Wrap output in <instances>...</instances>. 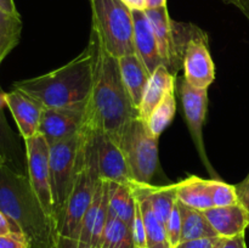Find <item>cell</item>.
Instances as JSON below:
<instances>
[{
	"label": "cell",
	"instance_id": "16",
	"mask_svg": "<svg viewBox=\"0 0 249 248\" xmlns=\"http://www.w3.org/2000/svg\"><path fill=\"white\" fill-rule=\"evenodd\" d=\"M134 19V44L136 56L141 60L150 74L160 66H163L162 57L158 50L157 39L152 26L145 14V10H131Z\"/></svg>",
	"mask_w": 249,
	"mask_h": 248
},
{
	"label": "cell",
	"instance_id": "40",
	"mask_svg": "<svg viewBox=\"0 0 249 248\" xmlns=\"http://www.w3.org/2000/svg\"><path fill=\"white\" fill-rule=\"evenodd\" d=\"M131 10H145L146 0H123Z\"/></svg>",
	"mask_w": 249,
	"mask_h": 248
},
{
	"label": "cell",
	"instance_id": "42",
	"mask_svg": "<svg viewBox=\"0 0 249 248\" xmlns=\"http://www.w3.org/2000/svg\"><path fill=\"white\" fill-rule=\"evenodd\" d=\"M225 240H226V238L221 237V238H220V241H219V242L216 243V245L214 246L213 248H223V246H224V242H225Z\"/></svg>",
	"mask_w": 249,
	"mask_h": 248
},
{
	"label": "cell",
	"instance_id": "27",
	"mask_svg": "<svg viewBox=\"0 0 249 248\" xmlns=\"http://www.w3.org/2000/svg\"><path fill=\"white\" fill-rule=\"evenodd\" d=\"M101 248H135L130 226L116 216L108 215L102 235Z\"/></svg>",
	"mask_w": 249,
	"mask_h": 248
},
{
	"label": "cell",
	"instance_id": "6",
	"mask_svg": "<svg viewBox=\"0 0 249 248\" xmlns=\"http://www.w3.org/2000/svg\"><path fill=\"white\" fill-rule=\"evenodd\" d=\"M158 139L139 117L131 119L122 133L118 145L136 182L151 184L155 177L158 168Z\"/></svg>",
	"mask_w": 249,
	"mask_h": 248
},
{
	"label": "cell",
	"instance_id": "8",
	"mask_svg": "<svg viewBox=\"0 0 249 248\" xmlns=\"http://www.w3.org/2000/svg\"><path fill=\"white\" fill-rule=\"evenodd\" d=\"M145 14L155 32L163 66L177 77L184 63L185 49L197 26L172 19L167 6L147 9Z\"/></svg>",
	"mask_w": 249,
	"mask_h": 248
},
{
	"label": "cell",
	"instance_id": "2",
	"mask_svg": "<svg viewBox=\"0 0 249 248\" xmlns=\"http://www.w3.org/2000/svg\"><path fill=\"white\" fill-rule=\"evenodd\" d=\"M0 211L16 232L26 236L29 248H53L58 232L39 202L26 173L0 165Z\"/></svg>",
	"mask_w": 249,
	"mask_h": 248
},
{
	"label": "cell",
	"instance_id": "32",
	"mask_svg": "<svg viewBox=\"0 0 249 248\" xmlns=\"http://www.w3.org/2000/svg\"><path fill=\"white\" fill-rule=\"evenodd\" d=\"M0 248H29V243L22 232H10L0 236Z\"/></svg>",
	"mask_w": 249,
	"mask_h": 248
},
{
	"label": "cell",
	"instance_id": "43",
	"mask_svg": "<svg viewBox=\"0 0 249 248\" xmlns=\"http://www.w3.org/2000/svg\"><path fill=\"white\" fill-rule=\"evenodd\" d=\"M1 164H6V163H5L4 159H2V158L0 157V165H1Z\"/></svg>",
	"mask_w": 249,
	"mask_h": 248
},
{
	"label": "cell",
	"instance_id": "26",
	"mask_svg": "<svg viewBox=\"0 0 249 248\" xmlns=\"http://www.w3.org/2000/svg\"><path fill=\"white\" fill-rule=\"evenodd\" d=\"M21 32V16L6 14L0 10V65L19 43Z\"/></svg>",
	"mask_w": 249,
	"mask_h": 248
},
{
	"label": "cell",
	"instance_id": "36",
	"mask_svg": "<svg viewBox=\"0 0 249 248\" xmlns=\"http://www.w3.org/2000/svg\"><path fill=\"white\" fill-rule=\"evenodd\" d=\"M223 248H247V245H246L245 233L235 236V237L226 238L225 242H224Z\"/></svg>",
	"mask_w": 249,
	"mask_h": 248
},
{
	"label": "cell",
	"instance_id": "21",
	"mask_svg": "<svg viewBox=\"0 0 249 248\" xmlns=\"http://www.w3.org/2000/svg\"><path fill=\"white\" fill-rule=\"evenodd\" d=\"M5 92L0 87V157L12 169L27 174V160H23V153L18 145L14 131L7 124L4 114Z\"/></svg>",
	"mask_w": 249,
	"mask_h": 248
},
{
	"label": "cell",
	"instance_id": "9",
	"mask_svg": "<svg viewBox=\"0 0 249 248\" xmlns=\"http://www.w3.org/2000/svg\"><path fill=\"white\" fill-rule=\"evenodd\" d=\"M24 146H26L27 175L31 181L32 189L36 192L39 202L48 215L53 219L56 225L53 190H51L50 162H49L50 146L40 134H36L33 138L24 140Z\"/></svg>",
	"mask_w": 249,
	"mask_h": 248
},
{
	"label": "cell",
	"instance_id": "28",
	"mask_svg": "<svg viewBox=\"0 0 249 248\" xmlns=\"http://www.w3.org/2000/svg\"><path fill=\"white\" fill-rule=\"evenodd\" d=\"M175 112H177V100H175L174 91H172L160 102V105L153 109L146 121L151 133L160 138V134L172 123Z\"/></svg>",
	"mask_w": 249,
	"mask_h": 248
},
{
	"label": "cell",
	"instance_id": "35",
	"mask_svg": "<svg viewBox=\"0 0 249 248\" xmlns=\"http://www.w3.org/2000/svg\"><path fill=\"white\" fill-rule=\"evenodd\" d=\"M235 186L238 195V199H240L241 203H242L249 212V173L247 177H246L240 184L235 185Z\"/></svg>",
	"mask_w": 249,
	"mask_h": 248
},
{
	"label": "cell",
	"instance_id": "31",
	"mask_svg": "<svg viewBox=\"0 0 249 248\" xmlns=\"http://www.w3.org/2000/svg\"><path fill=\"white\" fill-rule=\"evenodd\" d=\"M165 231H167L170 247L175 248L180 243V240H181V215H180L178 202L174 208H173L167 223H165Z\"/></svg>",
	"mask_w": 249,
	"mask_h": 248
},
{
	"label": "cell",
	"instance_id": "5",
	"mask_svg": "<svg viewBox=\"0 0 249 248\" xmlns=\"http://www.w3.org/2000/svg\"><path fill=\"white\" fill-rule=\"evenodd\" d=\"M92 31L113 57L136 53L133 11L123 0H90Z\"/></svg>",
	"mask_w": 249,
	"mask_h": 248
},
{
	"label": "cell",
	"instance_id": "15",
	"mask_svg": "<svg viewBox=\"0 0 249 248\" xmlns=\"http://www.w3.org/2000/svg\"><path fill=\"white\" fill-rule=\"evenodd\" d=\"M108 192L107 181L100 180L91 203L83 218L78 240L101 247L102 235L108 219Z\"/></svg>",
	"mask_w": 249,
	"mask_h": 248
},
{
	"label": "cell",
	"instance_id": "17",
	"mask_svg": "<svg viewBox=\"0 0 249 248\" xmlns=\"http://www.w3.org/2000/svg\"><path fill=\"white\" fill-rule=\"evenodd\" d=\"M203 213L220 237L242 235L249 228V212L241 202L231 206L212 207Z\"/></svg>",
	"mask_w": 249,
	"mask_h": 248
},
{
	"label": "cell",
	"instance_id": "10",
	"mask_svg": "<svg viewBox=\"0 0 249 248\" xmlns=\"http://www.w3.org/2000/svg\"><path fill=\"white\" fill-rule=\"evenodd\" d=\"M179 94L187 128H189L192 142L198 152L199 158L206 169L208 170L212 179H220L212 163L209 162L206 147H204L203 125L207 109H208V89L195 88L190 85L186 80L182 79L179 87Z\"/></svg>",
	"mask_w": 249,
	"mask_h": 248
},
{
	"label": "cell",
	"instance_id": "3",
	"mask_svg": "<svg viewBox=\"0 0 249 248\" xmlns=\"http://www.w3.org/2000/svg\"><path fill=\"white\" fill-rule=\"evenodd\" d=\"M96 61V41L90 40L82 53L46 74L19 80L12 88L26 92L44 107H67L89 101Z\"/></svg>",
	"mask_w": 249,
	"mask_h": 248
},
{
	"label": "cell",
	"instance_id": "14",
	"mask_svg": "<svg viewBox=\"0 0 249 248\" xmlns=\"http://www.w3.org/2000/svg\"><path fill=\"white\" fill-rule=\"evenodd\" d=\"M5 104L11 112L23 140L38 134L41 114L45 108L40 102L26 92L12 88L11 91L5 92Z\"/></svg>",
	"mask_w": 249,
	"mask_h": 248
},
{
	"label": "cell",
	"instance_id": "22",
	"mask_svg": "<svg viewBox=\"0 0 249 248\" xmlns=\"http://www.w3.org/2000/svg\"><path fill=\"white\" fill-rule=\"evenodd\" d=\"M175 189H177L178 201L191 208L204 212L214 207L209 180L192 175L181 181L175 182Z\"/></svg>",
	"mask_w": 249,
	"mask_h": 248
},
{
	"label": "cell",
	"instance_id": "1",
	"mask_svg": "<svg viewBox=\"0 0 249 248\" xmlns=\"http://www.w3.org/2000/svg\"><path fill=\"white\" fill-rule=\"evenodd\" d=\"M91 35L96 41V61L85 122L91 128L108 134L118 143L125 126L139 117V112L123 84L118 58L105 50L92 29Z\"/></svg>",
	"mask_w": 249,
	"mask_h": 248
},
{
	"label": "cell",
	"instance_id": "19",
	"mask_svg": "<svg viewBox=\"0 0 249 248\" xmlns=\"http://www.w3.org/2000/svg\"><path fill=\"white\" fill-rule=\"evenodd\" d=\"M118 63L124 87L128 91L134 107L139 109L143 91L150 80V72L141 62L140 58L136 56V53L122 56L118 58Z\"/></svg>",
	"mask_w": 249,
	"mask_h": 248
},
{
	"label": "cell",
	"instance_id": "30",
	"mask_svg": "<svg viewBox=\"0 0 249 248\" xmlns=\"http://www.w3.org/2000/svg\"><path fill=\"white\" fill-rule=\"evenodd\" d=\"M136 198V197H135ZM131 235L134 240V247L135 248H147V237H146L145 223H143L142 213H141L140 203L136 198L135 213H134L133 221H131Z\"/></svg>",
	"mask_w": 249,
	"mask_h": 248
},
{
	"label": "cell",
	"instance_id": "23",
	"mask_svg": "<svg viewBox=\"0 0 249 248\" xmlns=\"http://www.w3.org/2000/svg\"><path fill=\"white\" fill-rule=\"evenodd\" d=\"M107 192L109 215L121 219L130 226L135 213L136 203L135 195L130 185L107 181Z\"/></svg>",
	"mask_w": 249,
	"mask_h": 248
},
{
	"label": "cell",
	"instance_id": "41",
	"mask_svg": "<svg viewBox=\"0 0 249 248\" xmlns=\"http://www.w3.org/2000/svg\"><path fill=\"white\" fill-rule=\"evenodd\" d=\"M167 6V0H146V9H158V7Z\"/></svg>",
	"mask_w": 249,
	"mask_h": 248
},
{
	"label": "cell",
	"instance_id": "37",
	"mask_svg": "<svg viewBox=\"0 0 249 248\" xmlns=\"http://www.w3.org/2000/svg\"><path fill=\"white\" fill-rule=\"evenodd\" d=\"M225 4L233 5L246 16L249 22V0H223Z\"/></svg>",
	"mask_w": 249,
	"mask_h": 248
},
{
	"label": "cell",
	"instance_id": "29",
	"mask_svg": "<svg viewBox=\"0 0 249 248\" xmlns=\"http://www.w3.org/2000/svg\"><path fill=\"white\" fill-rule=\"evenodd\" d=\"M214 207H225L240 202L235 185H229L220 179L209 180Z\"/></svg>",
	"mask_w": 249,
	"mask_h": 248
},
{
	"label": "cell",
	"instance_id": "4",
	"mask_svg": "<svg viewBox=\"0 0 249 248\" xmlns=\"http://www.w3.org/2000/svg\"><path fill=\"white\" fill-rule=\"evenodd\" d=\"M95 145V129L85 122L83 141L77 157L74 180L66 204L65 215L58 235L78 238L83 218L91 203L100 182Z\"/></svg>",
	"mask_w": 249,
	"mask_h": 248
},
{
	"label": "cell",
	"instance_id": "39",
	"mask_svg": "<svg viewBox=\"0 0 249 248\" xmlns=\"http://www.w3.org/2000/svg\"><path fill=\"white\" fill-rule=\"evenodd\" d=\"M0 10L10 15H19L14 0H0Z\"/></svg>",
	"mask_w": 249,
	"mask_h": 248
},
{
	"label": "cell",
	"instance_id": "13",
	"mask_svg": "<svg viewBox=\"0 0 249 248\" xmlns=\"http://www.w3.org/2000/svg\"><path fill=\"white\" fill-rule=\"evenodd\" d=\"M95 145L100 179L128 185L135 181L123 151L108 134L95 129Z\"/></svg>",
	"mask_w": 249,
	"mask_h": 248
},
{
	"label": "cell",
	"instance_id": "33",
	"mask_svg": "<svg viewBox=\"0 0 249 248\" xmlns=\"http://www.w3.org/2000/svg\"><path fill=\"white\" fill-rule=\"evenodd\" d=\"M53 248H101L99 246L90 245V243L83 242L78 238L67 237V236L57 235Z\"/></svg>",
	"mask_w": 249,
	"mask_h": 248
},
{
	"label": "cell",
	"instance_id": "12",
	"mask_svg": "<svg viewBox=\"0 0 249 248\" xmlns=\"http://www.w3.org/2000/svg\"><path fill=\"white\" fill-rule=\"evenodd\" d=\"M87 104L45 107L41 114L38 134L43 135L49 146H51L80 133L85 125Z\"/></svg>",
	"mask_w": 249,
	"mask_h": 248
},
{
	"label": "cell",
	"instance_id": "38",
	"mask_svg": "<svg viewBox=\"0 0 249 248\" xmlns=\"http://www.w3.org/2000/svg\"><path fill=\"white\" fill-rule=\"evenodd\" d=\"M10 232H16V231H15L14 226L7 219V216L0 211V236L7 235Z\"/></svg>",
	"mask_w": 249,
	"mask_h": 248
},
{
	"label": "cell",
	"instance_id": "25",
	"mask_svg": "<svg viewBox=\"0 0 249 248\" xmlns=\"http://www.w3.org/2000/svg\"><path fill=\"white\" fill-rule=\"evenodd\" d=\"M134 195L140 203L141 213H142L143 223H145L146 237H147V248H172L168 241L165 226L156 216L150 201L143 195L136 191H134Z\"/></svg>",
	"mask_w": 249,
	"mask_h": 248
},
{
	"label": "cell",
	"instance_id": "11",
	"mask_svg": "<svg viewBox=\"0 0 249 248\" xmlns=\"http://www.w3.org/2000/svg\"><path fill=\"white\" fill-rule=\"evenodd\" d=\"M184 79L198 89H208L215 79V66L209 53L208 35L196 27L185 49Z\"/></svg>",
	"mask_w": 249,
	"mask_h": 248
},
{
	"label": "cell",
	"instance_id": "34",
	"mask_svg": "<svg viewBox=\"0 0 249 248\" xmlns=\"http://www.w3.org/2000/svg\"><path fill=\"white\" fill-rule=\"evenodd\" d=\"M220 236H216V237H206L191 241H184V242H180L175 248H213L220 241Z\"/></svg>",
	"mask_w": 249,
	"mask_h": 248
},
{
	"label": "cell",
	"instance_id": "18",
	"mask_svg": "<svg viewBox=\"0 0 249 248\" xmlns=\"http://www.w3.org/2000/svg\"><path fill=\"white\" fill-rule=\"evenodd\" d=\"M175 91V75H173L164 66H160L151 74L142 100L139 106V118L146 122L153 109L169 92Z\"/></svg>",
	"mask_w": 249,
	"mask_h": 248
},
{
	"label": "cell",
	"instance_id": "7",
	"mask_svg": "<svg viewBox=\"0 0 249 248\" xmlns=\"http://www.w3.org/2000/svg\"><path fill=\"white\" fill-rule=\"evenodd\" d=\"M84 129V128H83ZM83 141V130L50 146V177L57 232L65 215L66 204L74 180L77 157Z\"/></svg>",
	"mask_w": 249,
	"mask_h": 248
},
{
	"label": "cell",
	"instance_id": "20",
	"mask_svg": "<svg viewBox=\"0 0 249 248\" xmlns=\"http://www.w3.org/2000/svg\"><path fill=\"white\" fill-rule=\"evenodd\" d=\"M130 186L133 187L134 191L143 195L150 201L156 216L165 226V223L178 202L175 184L167 185V186H153L152 184L133 181Z\"/></svg>",
	"mask_w": 249,
	"mask_h": 248
},
{
	"label": "cell",
	"instance_id": "24",
	"mask_svg": "<svg viewBox=\"0 0 249 248\" xmlns=\"http://www.w3.org/2000/svg\"><path fill=\"white\" fill-rule=\"evenodd\" d=\"M178 206H179L180 215H181V240L180 242L218 236L203 212L191 208L180 201H178Z\"/></svg>",
	"mask_w": 249,
	"mask_h": 248
}]
</instances>
